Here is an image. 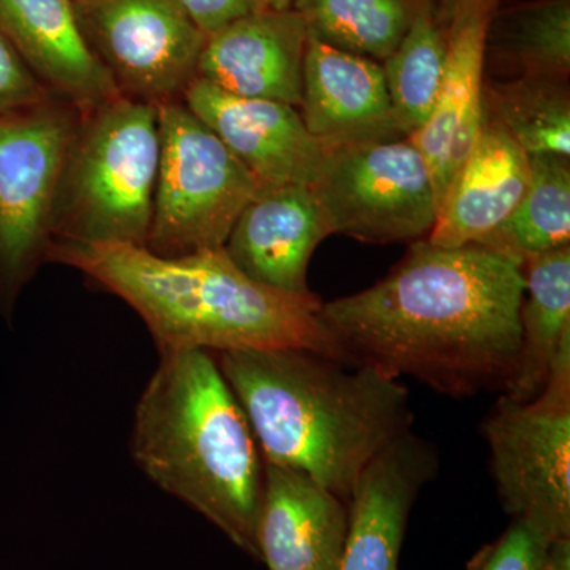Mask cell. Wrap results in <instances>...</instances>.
<instances>
[{
  "instance_id": "obj_1",
  "label": "cell",
  "mask_w": 570,
  "mask_h": 570,
  "mask_svg": "<svg viewBox=\"0 0 570 570\" xmlns=\"http://www.w3.org/2000/svg\"><path fill=\"white\" fill-rule=\"evenodd\" d=\"M523 268L487 247L419 239L384 279L322 303L321 318L355 365L417 379L442 395L501 390L520 351Z\"/></svg>"
},
{
  "instance_id": "obj_2",
  "label": "cell",
  "mask_w": 570,
  "mask_h": 570,
  "mask_svg": "<svg viewBox=\"0 0 570 570\" xmlns=\"http://www.w3.org/2000/svg\"><path fill=\"white\" fill-rule=\"evenodd\" d=\"M265 464L291 468L348 502L365 469L411 433L406 385L376 367L302 348L216 356Z\"/></svg>"
},
{
  "instance_id": "obj_3",
  "label": "cell",
  "mask_w": 570,
  "mask_h": 570,
  "mask_svg": "<svg viewBox=\"0 0 570 570\" xmlns=\"http://www.w3.org/2000/svg\"><path fill=\"white\" fill-rule=\"evenodd\" d=\"M48 262L80 269L132 306L160 354L302 348L352 363L322 322L313 292L255 283L224 247L163 257L142 246L52 243Z\"/></svg>"
},
{
  "instance_id": "obj_4",
  "label": "cell",
  "mask_w": 570,
  "mask_h": 570,
  "mask_svg": "<svg viewBox=\"0 0 570 570\" xmlns=\"http://www.w3.org/2000/svg\"><path fill=\"white\" fill-rule=\"evenodd\" d=\"M160 355L135 411V463L258 560L265 461L249 420L212 352Z\"/></svg>"
},
{
  "instance_id": "obj_5",
  "label": "cell",
  "mask_w": 570,
  "mask_h": 570,
  "mask_svg": "<svg viewBox=\"0 0 570 570\" xmlns=\"http://www.w3.org/2000/svg\"><path fill=\"white\" fill-rule=\"evenodd\" d=\"M159 157L157 105L119 96L80 110L52 213V243L145 247Z\"/></svg>"
},
{
  "instance_id": "obj_6",
  "label": "cell",
  "mask_w": 570,
  "mask_h": 570,
  "mask_svg": "<svg viewBox=\"0 0 570 570\" xmlns=\"http://www.w3.org/2000/svg\"><path fill=\"white\" fill-rule=\"evenodd\" d=\"M160 157L146 249L183 257L220 249L264 189L183 100L157 104Z\"/></svg>"
},
{
  "instance_id": "obj_7",
  "label": "cell",
  "mask_w": 570,
  "mask_h": 570,
  "mask_svg": "<svg viewBox=\"0 0 570 570\" xmlns=\"http://www.w3.org/2000/svg\"><path fill=\"white\" fill-rule=\"evenodd\" d=\"M502 509L550 539L570 538V337L528 403L501 395L483 420Z\"/></svg>"
},
{
  "instance_id": "obj_8",
  "label": "cell",
  "mask_w": 570,
  "mask_h": 570,
  "mask_svg": "<svg viewBox=\"0 0 570 570\" xmlns=\"http://www.w3.org/2000/svg\"><path fill=\"white\" fill-rule=\"evenodd\" d=\"M80 110L52 99L0 118V314L10 318L52 243V213Z\"/></svg>"
},
{
  "instance_id": "obj_9",
  "label": "cell",
  "mask_w": 570,
  "mask_h": 570,
  "mask_svg": "<svg viewBox=\"0 0 570 570\" xmlns=\"http://www.w3.org/2000/svg\"><path fill=\"white\" fill-rule=\"evenodd\" d=\"M311 190L332 235L374 245L419 242L436 223L433 176L407 138L326 149Z\"/></svg>"
},
{
  "instance_id": "obj_10",
  "label": "cell",
  "mask_w": 570,
  "mask_h": 570,
  "mask_svg": "<svg viewBox=\"0 0 570 570\" xmlns=\"http://www.w3.org/2000/svg\"><path fill=\"white\" fill-rule=\"evenodd\" d=\"M89 48L130 99L181 100L206 36L179 0H71Z\"/></svg>"
},
{
  "instance_id": "obj_11",
  "label": "cell",
  "mask_w": 570,
  "mask_h": 570,
  "mask_svg": "<svg viewBox=\"0 0 570 570\" xmlns=\"http://www.w3.org/2000/svg\"><path fill=\"white\" fill-rule=\"evenodd\" d=\"M181 100L262 186L316 183L326 148L306 129L298 108L234 96L202 78L190 82Z\"/></svg>"
},
{
  "instance_id": "obj_12",
  "label": "cell",
  "mask_w": 570,
  "mask_h": 570,
  "mask_svg": "<svg viewBox=\"0 0 570 570\" xmlns=\"http://www.w3.org/2000/svg\"><path fill=\"white\" fill-rule=\"evenodd\" d=\"M438 468L436 450L411 431L365 469L347 502L340 570H400L409 515Z\"/></svg>"
},
{
  "instance_id": "obj_13",
  "label": "cell",
  "mask_w": 570,
  "mask_h": 570,
  "mask_svg": "<svg viewBox=\"0 0 570 570\" xmlns=\"http://www.w3.org/2000/svg\"><path fill=\"white\" fill-rule=\"evenodd\" d=\"M299 115L326 149L401 140L382 63L307 33Z\"/></svg>"
},
{
  "instance_id": "obj_14",
  "label": "cell",
  "mask_w": 570,
  "mask_h": 570,
  "mask_svg": "<svg viewBox=\"0 0 570 570\" xmlns=\"http://www.w3.org/2000/svg\"><path fill=\"white\" fill-rule=\"evenodd\" d=\"M498 2L474 3L448 24L444 80L426 122L409 137L425 157L436 187L438 209L478 140L485 108L487 26Z\"/></svg>"
},
{
  "instance_id": "obj_15",
  "label": "cell",
  "mask_w": 570,
  "mask_h": 570,
  "mask_svg": "<svg viewBox=\"0 0 570 570\" xmlns=\"http://www.w3.org/2000/svg\"><path fill=\"white\" fill-rule=\"evenodd\" d=\"M305 21L294 9H265L206 37L198 77L246 99L299 107Z\"/></svg>"
},
{
  "instance_id": "obj_16",
  "label": "cell",
  "mask_w": 570,
  "mask_h": 570,
  "mask_svg": "<svg viewBox=\"0 0 570 570\" xmlns=\"http://www.w3.org/2000/svg\"><path fill=\"white\" fill-rule=\"evenodd\" d=\"M330 235L311 187H264L239 214L224 250L255 283L309 294L307 266Z\"/></svg>"
},
{
  "instance_id": "obj_17",
  "label": "cell",
  "mask_w": 570,
  "mask_h": 570,
  "mask_svg": "<svg viewBox=\"0 0 570 570\" xmlns=\"http://www.w3.org/2000/svg\"><path fill=\"white\" fill-rule=\"evenodd\" d=\"M347 502L295 469L265 464L258 560L268 570H340Z\"/></svg>"
},
{
  "instance_id": "obj_18",
  "label": "cell",
  "mask_w": 570,
  "mask_h": 570,
  "mask_svg": "<svg viewBox=\"0 0 570 570\" xmlns=\"http://www.w3.org/2000/svg\"><path fill=\"white\" fill-rule=\"evenodd\" d=\"M0 33L52 96L78 110L122 96L82 36L71 0H0Z\"/></svg>"
},
{
  "instance_id": "obj_19",
  "label": "cell",
  "mask_w": 570,
  "mask_h": 570,
  "mask_svg": "<svg viewBox=\"0 0 570 570\" xmlns=\"http://www.w3.org/2000/svg\"><path fill=\"white\" fill-rule=\"evenodd\" d=\"M530 181V156L485 116L478 140L439 205L428 242L442 247L479 243L508 219Z\"/></svg>"
},
{
  "instance_id": "obj_20",
  "label": "cell",
  "mask_w": 570,
  "mask_h": 570,
  "mask_svg": "<svg viewBox=\"0 0 570 570\" xmlns=\"http://www.w3.org/2000/svg\"><path fill=\"white\" fill-rule=\"evenodd\" d=\"M520 309V351L502 395L528 403L550 376L554 356L570 337V246L528 258Z\"/></svg>"
},
{
  "instance_id": "obj_21",
  "label": "cell",
  "mask_w": 570,
  "mask_h": 570,
  "mask_svg": "<svg viewBox=\"0 0 570 570\" xmlns=\"http://www.w3.org/2000/svg\"><path fill=\"white\" fill-rule=\"evenodd\" d=\"M513 78L569 80L570 0H531L493 10L485 61Z\"/></svg>"
},
{
  "instance_id": "obj_22",
  "label": "cell",
  "mask_w": 570,
  "mask_h": 570,
  "mask_svg": "<svg viewBox=\"0 0 570 570\" xmlns=\"http://www.w3.org/2000/svg\"><path fill=\"white\" fill-rule=\"evenodd\" d=\"M531 181L520 204L478 245L523 266L528 258L570 246V157L532 154Z\"/></svg>"
},
{
  "instance_id": "obj_23",
  "label": "cell",
  "mask_w": 570,
  "mask_h": 570,
  "mask_svg": "<svg viewBox=\"0 0 570 570\" xmlns=\"http://www.w3.org/2000/svg\"><path fill=\"white\" fill-rule=\"evenodd\" d=\"M448 26L431 0H414L411 24L382 63L400 132L412 137L433 110L444 80Z\"/></svg>"
},
{
  "instance_id": "obj_24",
  "label": "cell",
  "mask_w": 570,
  "mask_h": 570,
  "mask_svg": "<svg viewBox=\"0 0 570 570\" xmlns=\"http://www.w3.org/2000/svg\"><path fill=\"white\" fill-rule=\"evenodd\" d=\"M483 108L491 121L532 154H561L570 157L569 80L512 78L485 82Z\"/></svg>"
},
{
  "instance_id": "obj_25",
  "label": "cell",
  "mask_w": 570,
  "mask_h": 570,
  "mask_svg": "<svg viewBox=\"0 0 570 570\" xmlns=\"http://www.w3.org/2000/svg\"><path fill=\"white\" fill-rule=\"evenodd\" d=\"M307 33L336 50L384 62L411 24L414 0H292Z\"/></svg>"
},
{
  "instance_id": "obj_26",
  "label": "cell",
  "mask_w": 570,
  "mask_h": 570,
  "mask_svg": "<svg viewBox=\"0 0 570 570\" xmlns=\"http://www.w3.org/2000/svg\"><path fill=\"white\" fill-rule=\"evenodd\" d=\"M551 540L534 524L513 519L502 535L475 553L466 570H543Z\"/></svg>"
},
{
  "instance_id": "obj_27",
  "label": "cell",
  "mask_w": 570,
  "mask_h": 570,
  "mask_svg": "<svg viewBox=\"0 0 570 570\" xmlns=\"http://www.w3.org/2000/svg\"><path fill=\"white\" fill-rule=\"evenodd\" d=\"M52 96L0 33V118L48 104Z\"/></svg>"
},
{
  "instance_id": "obj_28",
  "label": "cell",
  "mask_w": 570,
  "mask_h": 570,
  "mask_svg": "<svg viewBox=\"0 0 570 570\" xmlns=\"http://www.w3.org/2000/svg\"><path fill=\"white\" fill-rule=\"evenodd\" d=\"M194 24L206 37L232 22L268 9L265 0H179Z\"/></svg>"
},
{
  "instance_id": "obj_29",
  "label": "cell",
  "mask_w": 570,
  "mask_h": 570,
  "mask_svg": "<svg viewBox=\"0 0 570 570\" xmlns=\"http://www.w3.org/2000/svg\"><path fill=\"white\" fill-rule=\"evenodd\" d=\"M543 570H570V538L551 540Z\"/></svg>"
},
{
  "instance_id": "obj_30",
  "label": "cell",
  "mask_w": 570,
  "mask_h": 570,
  "mask_svg": "<svg viewBox=\"0 0 570 570\" xmlns=\"http://www.w3.org/2000/svg\"><path fill=\"white\" fill-rule=\"evenodd\" d=\"M431 2H433L434 9H436L439 18L448 26L453 14L464 9V7L482 2H498V0H431Z\"/></svg>"
},
{
  "instance_id": "obj_31",
  "label": "cell",
  "mask_w": 570,
  "mask_h": 570,
  "mask_svg": "<svg viewBox=\"0 0 570 570\" xmlns=\"http://www.w3.org/2000/svg\"><path fill=\"white\" fill-rule=\"evenodd\" d=\"M268 9L273 10H288L292 7V0H265Z\"/></svg>"
}]
</instances>
